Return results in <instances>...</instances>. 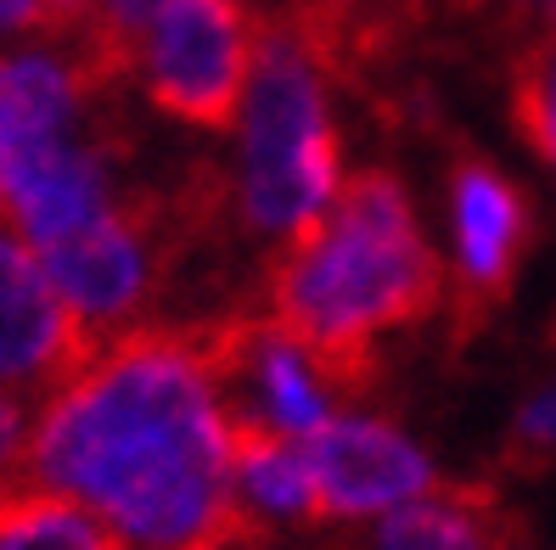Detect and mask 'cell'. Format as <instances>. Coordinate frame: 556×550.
<instances>
[{
  "instance_id": "obj_8",
  "label": "cell",
  "mask_w": 556,
  "mask_h": 550,
  "mask_svg": "<svg viewBox=\"0 0 556 550\" xmlns=\"http://www.w3.org/2000/svg\"><path fill=\"white\" fill-rule=\"evenodd\" d=\"M113 197V146L102 136H62L0 164V208L23 231L28 247L74 236L79 225L108 214Z\"/></svg>"
},
{
  "instance_id": "obj_11",
  "label": "cell",
  "mask_w": 556,
  "mask_h": 550,
  "mask_svg": "<svg viewBox=\"0 0 556 550\" xmlns=\"http://www.w3.org/2000/svg\"><path fill=\"white\" fill-rule=\"evenodd\" d=\"M522 523L495 483H428L377 528V550H517Z\"/></svg>"
},
{
  "instance_id": "obj_18",
  "label": "cell",
  "mask_w": 556,
  "mask_h": 550,
  "mask_svg": "<svg viewBox=\"0 0 556 550\" xmlns=\"http://www.w3.org/2000/svg\"><path fill=\"white\" fill-rule=\"evenodd\" d=\"M90 23H96V0H40V35L74 46Z\"/></svg>"
},
{
  "instance_id": "obj_19",
  "label": "cell",
  "mask_w": 556,
  "mask_h": 550,
  "mask_svg": "<svg viewBox=\"0 0 556 550\" xmlns=\"http://www.w3.org/2000/svg\"><path fill=\"white\" fill-rule=\"evenodd\" d=\"M23 438H28V399L0 394V477H7V466H17Z\"/></svg>"
},
{
  "instance_id": "obj_1",
  "label": "cell",
  "mask_w": 556,
  "mask_h": 550,
  "mask_svg": "<svg viewBox=\"0 0 556 550\" xmlns=\"http://www.w3.org/2000/svg\"><path fill=\"white\" fill-rule=\"evenodd\" d=\"M23 483L96 511L124 550H258L231 489V415L186 327H129L46 387Z\"/></svg>"
},
{
  "instance_id": "obj_2",
  "label": "cell",
  "mask_w": 556,
  "mask_h": 550,
  "mask_svg": "<svg viewBox=\"0 0 556 550\" xmlns=\"http://www.w3.org/2000/svg\"><path fill=\"white\" fill-rule=\"evenodd\" d=\"M444 304V258L421 236L410 191L394 169H359L320 219L276 242L258 315L304 354L332 399L371 394L377 337L421 327Z\"/></svg>"
},
{
  "instance_id": "obj_21",
  "label": "cell",
  "mask_w": 556,
  "mask_h": 550,
  "mask_svg": "<svg viewBox=\"0 0 556 550\" xmlns=\"http://www.w3.org/2000/svg\"><path fill=\"white\" fill-rule=\"evenodd\" d=\"M0 214H7V208H0Z\"/></svg>"
},
{
  "instance_id": "obj_13",
  "label": "cell",
  "mask_w": 556,
  "mask_h": 550,
  "mask_svg": "<svg viewBox=\"0 0 556 550\" xmlns=\"http://www.w3.org/2000/svg\"><path fill=\"white\" fill-rule=\"evenodd\" d=\"M0 550H124V539L68 495L12 477L0 489Z\"/></svg>"
},
{
  "instance_id": "obj_7",
  "label": "cell",
  "mask_w": 556,
  "mask_h": 550,
  "mask_svg": "<svg viewBox=\"0 0 556 550\" xmlns=\"http://www.w3.org/2000/svg\"><path fill=\"white\" fill-rule=\"evenodd\" d=\"M304 461L326 516L394 511L433 483V461L377 415H332L304 438Z\"/></svg>"
},
{
  "instance_id": "obj_5",
  "label": "cell",
  "mask_w": 556,
  "mask_h": 550,
  "mask_svg": "<svg viewBox=\"0 0 556 550\" xmlns=\"http://www.w3.org/2000/svg\"><path fill=\"white\" fill-rule=\"evenodd\" d=\"M265 17L253 0H169L136 40L147 102L198 129H237Z\"/></svg>"
},
{
  "instance_id": "obj_17",
  "label": "cell",
  "mask_w": 556,
  "mask_h": 550,
  "mask_svg": "<svg viewBox=\"0 0 556 550\" xmlns=\"http://www.w3.org/2000/svg\"><path fill=\"white\" fill-rule=\"evenodd\" d=\"M455 12L489 23L511 46H529L540 35H556V0H450Z\"/></svg>"
},
{
  "instance_id": "obj_4",
  "label": "cell",
  "mask_w": 556,
  "mask_h": 550,
  "mask_svg": "<svg viewBox=\"0 0 556 550\" xmlns=\"http://www.w3.org/2000/svg\"><path fill=\"white\" fill-rule=\"evenodd\" d=\"M180 231H198L186 203L169 208L163 197H124L90 225H79L74 236L35 247V258L56 286V298L79 320V332L102 348L108 337L141 327L157 281L169 276L180 253Z\"/></svg>"
},
{
  "instance_id": "obj_16",
  "label": "cell",
  "mask_w": 556,
  "mask_h": 550,
  "mask_svg": "<svg viewBox=\"0 0 556 550\" xmlns=\"http://www.w3.org/2000/svg\"><path fill=\"white\" fill-rule=\"evenodd\" d=\"M501 461L511 472H545L556 461V387H540V394L517 410Z\"/></svg>"
},
{
  "instance_id": "obj_14",
  "label": "cell",
  "mask_w": 556,
  "mask_h": 550,
  "mask_svg": "<svg viewBox=\"0 0 556 550\" xmlns=\"http://www.w3.org/2000/svg\"><path fill=\"white\" fill-rule=\"evenodd\" d=\"M169 7V0H96V23L85 28V35L68 46L79 56V68L113 90L129 68H136V40H141V28Z\"/></svg>"
},
{
  "instance_id": "obj_9",
  "label": "cell",
  "mask_w": 556,
  "mask_h": 550,
  "mask_svg": "<svg viewBox=\"0 0 556 550\" xmlns=\"http://www.w3.org/2000/svg\"><path fill=\"white\" fill-rule=\"evenodd\" d=\"M96 343L79 332L68 304L46 281L35 247L0 214V387L7 382H62L85 366Z\"/></svg>"
},
{
  "instance_id": "obj_20",
  "label": "cell",
  "mask_w": 556,
  "mask_h": 550,
  "mask_svg": "<svg viewBox=\"0 0 556 550\" xmlns=\"http://www.w3.org/2000/svg\"><path fill=\"white\" fill-rule=\"evenodd\" d=\"M551 343H556V332H551Z\"/></svg>"
},
{
  "instance_id": "obj_10",
  "label": "cell",
  "mask_w": 556,
  "mask_h": 550,
  "mask_svg": "<svg viewBox=\"0 0 556 550\" xmlns=\"http://www.w3.org/2000/svg\"><path fill=\"white\" fill-rule=\"evenodd\" d=\"M108 95L74 51H17L0 56V164L51 146L79 129V113Z\"/></svg>"
},
{
  "instance_id": "obj_3",
  "label": "cell",
  "mask_w": 556,
  "mask_h": 550,
  "mask_svg": "<svg viewBox=\"0 0 556 550\" xmlns=\"http://www.w3.org/2000/svg\"><path fill=\"white\" fill-rule=\"evenodd\" d=\"M326 68L309 46L265 17L253 51V79L242 95V175L237 208L253 236L281 242L326 214L343 180L338 124L326 113Z\"/></svg>"
},
{
  "instance_id": "obj_12",
  "label": "cell",
  "mask_w": 556,
  "mask_h": 550,
  "mask_svg": "<svg viewBox=\"0 0 556 550\" xmlns=\"http://www.w3.org/2000/svg\"><path fill=\"white\" fill-rule=\"evenodd\" d=\"M231 489L265 528H276V523H292V528L326 523L309 461H304V438H287L265 422H253V415H231Z\"/></svg>"
},
{
  "instance_id": "obj_15",
  "label": "cell",
  "mask_w": 556,
  "mask_h": 550,
  "mask_svg": "<svg viewBox=\"0 0 556 550\" xmlns=\"http://www.w3.org/2000/svg\"><path fill=\"white\" fill-rule=\"evenodd\" d=\"M511 124L556 169V35L511 51Z\"/></svg>"
},
{
  "instance_id": "obj_6",
  "label": "cell",
  "mask_w": 556,
  "mask_h": 550,
  "mask_svg": "<svg viewBox=\"0 0 556 550\" xmlns=\"http://www.w3.org/2000/svg\"><path fill=\"white\" fill-rule=\"evenodd\" d=\"M450 225H455V270H462L455 327H462V337H472L511 298L517 270H522L529 242H534V214H529V197H522V186L511 175H501L478 152H455Z\"/></svg>"
}]
</instances>
